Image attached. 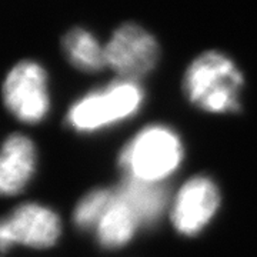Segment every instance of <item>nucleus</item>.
<instances>
[{
	"mask_svg": "<svg viewBox=\"0 0 257 257\" xmlns=\"http://www.w3.org/2000/svg\"><path fill=\"white\" fill-rule=\"evenodd\" d=\"M182 160V145L167 127L152 126L142 130L120 155V166L127 176L159 183Z\"/></svg>",
	"mask_w": 257,
	"mask_h": 257,
	"instance_id": "f03ea898",
	"label": "nucleus"
},
{
	"mask_svg": "<svg viewBox=\"0 0 257 257\" xmlns=\"http://www.w3.org/2000/svg\"><path fill=\"white\" fill-rule=\"evenodd\" d=\"M241 86V73L227 56L219 52H206L196 57L183 80L189 100L210 113L239 110Z\"/></svg>",
	"mask_w": 257,
	"mask_h": 257,
	"instance_id": "f257e3e1",
	"label": "nucleus"
},
{
	"mask_svg": "<svg viewBox=\"0 0 257 257\" xmlns=\"http://www.w3.org/2000/svg\"><path fill=\"white\" fill-rule=\"evenodd\" d=\"M63 49L74 67L84 72H99L107 66L104 47L90 32L80 28L72 29L63 39Z\"/></svg>",
	"mask_w": 257,
	"mask_h": 257,
	"instance_id": "9d476101",
	"label": "nucleus"
},
{
	"mask_svg": "<svg viewBox=\"0 0 257 257\" xmlns=\"http://www.w3.org/2000/svg\"><path fill=\"white\" fill-rule=\"evenodd\" d=\"M60 234V220L52 210L39 204H23L2 223L0 240L3 250L13 241L32 247H50Z\"/></svg>",
	"mask_w": 257,
	"mask_h": 257,
	"instance_id": "423d86ee",
	"label": "nucleus"
},
{
	"mask_svg": "<svg viewBox=\"0 0 257 257\" xmlns=\"http://www.w3.org/2000/svg\"><path fill=\"white\" fill-rule=\"evenodd\" d=\"M219 206V192L207 177H194L177 194L172 220L180 233L192 236L209 223Z\"/></svg>",
	"mask_w": 257,
	"mask_h": 257,
	"instance_id": "0eeeda50",
	"label": "nucleus"
},
{
	"mask_svg": "<svg viewBox=\"0 0 257 257\" xmlns=\"http://www.w3.org/2000/svg\"><path fill=\"white\" fill-rule=\"evenodd\" d=\"M114 196L133 211L139 223L156 220L165 209L167 199L165 186L156 182H145L132 176H127Z\"/></svg>",
	"mask_w": 257,
	"mask_h": 257,
	"instance_id": "1a4fd4ad",
	"label": "nucleus"
},
{
	"mask_svg": "<svg viewBox=\"0 0 257 257\" xmlns=\"http://www.w3.org/2000/svg\"><path fill=\"white\" fill-rule=\"evenodd\" d=\"M46 73L35 62H20L8 74L3 86L5 103L18 119L36 123L49 109Z\"/></svg>",
	"mask_w": 257,
	"mask_h": 257,
	"instance_id": "39448f33",
	"label": "nucleus"
},
{
	"mask_svg": "<svg viewBox=\"0 0 257 257\" xmlns=\"http://www.w3.org/2000/svg\"><path fill=\"white\" fill-rule=\"evenodd\" d=\"M114 200L109 190H93L83 197L74 210V221L79 227L89 229L99 224Z\"/></svg>",
	"mask_w": 257,
	"mask_h": 257,
	"instance_id": "f8f14e48",
	"label": "nucleus"
},
{
	"mask_svg": "<svg viewBox=\"0 0 257 257\" xmlns=\"http://www.w3.org/2000/svg\"><path fill=\"white\" fill-rule=\"evenodd\" d=\"M35 146L26 136L12 135L3 145L0 160V189L16 194L30 180L35 170Z\"/></svg>",
	"mask_w": 257,
	"mask_h": 257,
	"instance_id": "6e6552de",
	"label": "nucleus"
},
{
	"mask_svg": "<svg viewBox=\"0 0 257 257\" xmlns=\"http://www.w3.org/2000/svg\"><path fill=\"white\" fill-rule=\"evenodd\" d=\"M138 223L133 211L114 196L109 210L97 224L99 241L104 247H120L132 239Z\"/></svg>",
	"mask_w": 257,
	"mask_h": 257,
	"instance_id": "9b49d317",
	"label": "nucleus"
},
{
	"mask_svg": "<svg viewBox=\"0 0 257 257\" xmlns=\"http://www.w3.org/2000/svg\"><path fill=\"white\" fill-rule=\"evenodd\" d=\"M143 92L135 80H117L106 89L89 93L69 111L70 126L80 132H92L128 117L138 110Z\"/></svg>",
	"mask_w": 257,
	"mask_h": 257,
	"instance_id": "7ed1b4c3",
	"label": "nucleus"
},
{
	"mask_svg": "<svg viewBox=\"0 0 257 257\" xmlns=\"http://www.w3.org/2000/svg\"><path fill=\"white\" fill-rule=\"evenodd\" d=\"M107 66L126 80L146 76L157 63L156 39L138 25L120 26L104 46Z\"/></svg>",
	"mask_w": 257,
	"mask_h": 257,
	"instance_id": "20e7f679",
	"label": "nucleus"
}]
</instances>
